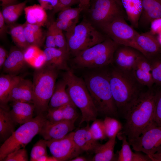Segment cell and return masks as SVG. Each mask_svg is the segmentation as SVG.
Instances as JSON below:
<instances>
[{
	"label": "cell",
	"instance_id": "obj_55",
	"mask_svg": "<svg viewBox=\"0 0 161 161\" xmlns=\"http://www.w3.org/2000/svg\"></svg>",
	"mask_w": 161,
	"mask_h": 161
},
{
	"label": "cell",
	"instance_id": "obj_24",
	"mask_svg": "<svg viewBox=\"0 0 161 161\" xmlns=\"http://www.w3.org/2000/svg\"><path fill=\"white\" fill-rule=\"evenodd\" d=\"M66 83L63 78L56 83L49 103V109L57 108L67 104L75 105L66 91Z\"/></svg>",
	"mask_w": 161,
	"mask_h": 161
},
{
	"label": "cell",
	"instance_id": "obj_8",
	"mask_svg": "<svg viewBox=\"0 0 161 161\" xmlns=\"http://www.w3.org/2000/svg\"><path fill=\"white\" fill-rule=\"evenodd\" d=\"M47 120L46 114H40L30 121L21 125L1 145L0 161H2L12 152L25 148L33 138L39 133Z\"/></svg>",
	"mask_w": 161,
	"mask_h": 161
},
{
	"label": "cell",
	"instance_id": "obj_13",
	"mask_svg": "<svg viewBox=\"0 0 161 161\" xmlns=\"http://www.w3.org/2000/svg\"><path fill=\"white\" fill-rule=\"evenodd\" d=\"M76 120L52 122L47 120L39 134L47 140L61 139L74 129Z\"/></svg>",
	"mask_w": 161,
	"mask_h": 161
},
{
	"label": "cell",
	"instance_id": "obj_42",
	"mask_svg": "<svg viewBox=\"0 0 161 161\" xmlns=\"http://www.w3.org/2000/svg\"><path fill=\"white\" fill-rule=\"evenodd\" d=\"M41 51L38 47L34 45L29 46L24 51V56L26 62L32 64Z\"/></svg>",
	"mask_w": 161,
	"mask_h": 161
},
{
	"label": "cell",
	"instance_id": "obj_51",
	"mask_svg": "<svg viewBox=\"0 0 161 161\" xmlns=\"http://www.w3.org/2000/svg\"><path fill=\"white\" fill-rule=\"evenodd\" d=\"M37 161H58V160L53 156L50 157L47 155L41 157L37 160Z\"/></svg>",
	"mask_w": 161,
	"mask_h": 161
},
{
	"label": "cell",
	"instance_id": "obj_38",
	"mask_svg": "<svg viewBox=\"0 0 161 161\" xmlns=\"http://www.w3.org/2000/svg\"><path fill=\"white\" fill-rule=\"evenodd\" d=\"M89 127L90 131L96 140H103L107 138L103 121L96 119Z\"/></svg>",
	"mask_w": 161,
	"mask_h": 161
},
{
	"label": "cell",
	"instance_id": "obj_25",
	"mask_svg": "<svg viewBox=\"0 0 161 161\" xmlns=\"http://www.w3.org/2000/svg\"><path fill=\"white\" fill-rule=\"evenodd\" d=\"M21 78L16 75L7 74L0 77V107L8 110L7 104L9 94L14 86Z\"/></svg>",
	"mask_w": 161,
	"mask_h": 161
},
{
	"label": "cell",
	"instance_id": "obj_16",
	"mask_svg": "<svg viewBox=\"0 0 161 161\" xmlns=\"http://www.w3.org/2000/svg\"><path fill=\"white\" fill-rule=\"evenodd\" d=\"M131 72L135 79L141 85L152 88L154 83L150 61L142 54L137 60Z\"/></svg>",
	"mask_w": 161,
	"mask_h": 161
},
{
	"label": "cell",
	"instance_id": "obj_17",
	"mask_svg": "<svg viewBox=\"0 0 161 161\" xmlns=\"http://www.w3.org/2000/svg\"><path fill=\"white\" fill-rule=\"evenodd\" d=\"M32 82L30 80L21 78L14 86L9 95L8 101L33 103Z\"/></svg>",
	"mask_w": 161,
	"mask_h": 161
},
{
	"label": "cell",
	"instance_id": "obj_40",
	"mask_svg": "<svg viewBox=\"0 0 161 161\" xmlns=\"http://www.w3.org/2000/svg\"><path fill=\"white\" fill-rule=\"evenodd\" d=\"M27 151L24 148H20L9 154L2 161H27Z\"/></svg>",
	"mask_w": 161,
	"mask_h": 161
},
{
	"label": "cell",
	"instance_id": "obj_36",
	"mask_svg": "<svg viewBox=\"0 0 161 161\" xmlns=\"http://www.w3.org/2000/svg\"><path fill=\"white\" fill-rule=\"evenodd\" d=\"M50 25L53 31L57 48L69 54L66 40L63 32V30L58 28L54 22L51 23Z\"/></svg>",
	"mask_w": 161,
	"mask_h": 161
},
{
	"label": "cell",
	"instance_id": "obj_45",
	"mask_svg": "<svg viewBox=\"0 0 161 161\" xmlns=\"http://www.w3.org/2000/svg\"><path fill=\"white\" fill-rule=\"evenodd\" d=\"M46 47L57 48L55 41L54 36L51 26L50 25L47 32L45 41Z\"/></svg>",
	"mask_w": 161,
	"mask_h": 161
},
{
	"label": "cell",
	"instance_id": "obj_9",
	"mask_svg": "<svg viewBox=\"0 0 161 161\" xmlns=\"http://www.w3.org/2000/svg\"><path fill=\"white\" fill-rule=\"evenodd\" d=\"M129 142L133 150L144 153L151 161H161V126L154 123Z\"/></svg>",
	"mask_w": 161,
	"mask_h": 161
},
{
	"label": "cell",
	"instance_id": "obj_54",
	"mask_svg": "<svg viewBox=\"0 0 161 161\" xmlns=\"http://www.w3.org/2000/svg\"><path fill=\"white\" fill-rule=\"evenodd\" d=\"M156 38L159 43L161 45V32L157 35Z\"/></svg>",
	"mask_w": 161,
	"mask_h": 161
},
{
	"label": "cell",
	"instance_id": "obj_32",
	"mask_svg": "<svg viewBox=\"0 0 161 161\" xmlns=\"http://www.w3.org/2000/svg\"><path fill=\"white\" fill-rule=\"evenodd\" d=\"M27 1L14 4L3 8L1 11L6 23L11 24L16 21L26 7Z\"/></svg>",
	"mask_w": 161,
	"mask_h": 161
},
{
	"label": "cell",
	"instance_id": "obj_18",
	"mask_svg": "<svg viewBox=\"0 0 161 161\" xmlns=\"http://www.w3.org/2000/svg\"><path fill=\"white\" fill-rule=\"evenodd\" d=\"M89 127L88 123L85 127L72 132V137L75 144L81 151L94 152L100 144L93 138Z\"/></svg>",
	"mask_w": 161,
	"mask_h": 161
},
{
	"label": "cell",
	"instance_id": "obj_28",
	"mask_svg": "<svg viewBox=\"0 0 161 161\" xmlns=\"http://www.w3.org/2000/svg\"><path fill=\"white\" fill-rule=\"evenodd\" d=\"M16 123L8 110L0 107V139L4 142L15 131Z\"/></svg>",
	"mask_w": 161,
	"mask_h": 161
},
{
	"label": "cell",
	"instance_id": "obj_4",
	"mask_svg": "<svg viewBox=\"0 0 161 161\" xmlns=\"http://www.w3.org/2000/svg\"><path fill=\"white\" fill-rule=\"evenodd\" d=\"M62 78L66 85V91L72 101L82 114L79 126L97 119L98 112L93 102L84 80L75 75L71 69L66 71Z\"/></svg>",
	"mask_w": 161,
	"mask_h": 161
},
{
	"label": "cell",
	"instance_id": "obj_53",
	"mask_svg": "<svg viewBox=\"0 0 161 161\" xmlns=\"http://www.w3.org/2000/svg\"><path fill=\"white\" fill-rule=\"evenodd\" d=\"M86 159L84 157H82L77 156L75 158L70 160V161H86Z\"/></svg>",
	"mask_w": 161,
	"mask_h": 161
},
{
	"label": "cell",
	"instance_id": "obj_49",
	"mask_svg": "<svg viewBox=\"0 0 161 161\" xmlns=\"http://www.w3.org/2000/svg\"><path fill=\"white\" fill-rule=\"evenodd\" d=\"M6 50L2 46L0 47V68H3L4 64L7 57Z\"/></svg>",
	"mask_w": 161,
	"mask_h": 161
},
{
	"label": "cell",
	"instance_id": "obj_37",
	"mask_svg": "<svg viewBox=\"0 0 161 161\" xmlns=\"http://www.w3.org/2000/svg\"><path fill=\"white\" fill-rule=\"evenodd\" d=\"M151 66V73L154 84L161 86V58L160 55L149 60Z\"/></svg>",
	"mask_w": 161,
	"mask_h": 161
},
{
	"label": "cell",
	"instance_id": "obj_33",
	"mask_svg": "<svg viewBox=\"0 0 161 161\" xmlns=\"http://www.w3.org/2000/svg\"><path fill=\"white\" fill-rule=\"evenodd\" d=\"M10 33L14 42L20 49L24 51L30 46L26 38L23 24L12 26Z\"/></svg>",
	"mask_w": 161,
	"mask_h": 161
},
{
	"label": "cell",
	"instance_id": "obj_1",
	"mask_svg": "<svg viewBox=\"0 0 161 161\" xmlns=\"http://www.w3.org/2000/svg\"><path fill=\"white\" fill-rule=\"evenodd\" d=\"M155 91L150 88L142 92L123 113L126 121L121 133L129 142L140 136L154 123Z\"/></svg>",
	"mask_w": 161,
	"mask_h": 161
},
{
	"label": "cell",
	"instance_id": "obj_26",
	"mask_svg": "<svg viewBox=\"0 0 161 161\" xmlns=\"http://www.w3.org/2000/svg\"><path fill=\"white\" fill-rule=\"evenodd\" d=\"M127 18L134 28L139 27V22L143 11L141 0H121Z\"/></svg>",
	"mask_w": 161,
	"mask_h": 161
},
{
	"label": "cell",
	"instance_id": "obj_41",
	"mask_svg": "<svg viewBox=\"0 0 161 161\" xmlns=\"http://www.w3.org/2000/svg\"><path fill=\"white\" fill-rule=\"evenodd\" d=\"M155 91V107L154 122L157 125L161 126V86Z\"/></svg>",
	"mask_w": 161,
	"mask_h": 161
},
{
	"label": "cell",
	"instance_id": "obj_27",
	"mask_svg": "<svg viewBox=\"0 0 161 161\" xmlns=\"http://www.w3.org/2000/svg\"><path fill=\"white\" fill-rule=\"evenodd\" d=\"M24 11L26 22L28 23L41 27L47 21V15L45 10L40 5L35 4L26 7Z\"/></svg>",
	"mask_w": 161,
	"mask_h": 161
},
{
	"label": "cell",
	"instance_id": "obj_20",
	"mask_svg": "<svg viewBox=\"0 0 161 161\" xmlns=\"http://www.w3.org/2000/svg\"><path fill=\"white\" fill-rule=\"evenodd\" d=\"M43 51L45 58L44 64L58 70L70 69L67 64L69 54L54 47L45 48Z\"/></svg>",
	"mask_w": 161,
	"mask_h": 161
},
{
	"label": "cell",
	"instance_id": "obj_43",
	"mask_svg": "<svg viewBox=\"0 0 161 161\" xmlns=\"http://www.w3.org/2000/svg\"><path fill=\"white\" fill-rule=\"evenodd\" d=\"M78 2V0H59L57 6L53 10V14H54L68 8L76 3Z\"/></svg>",
	"mask_w": 161,
	"mask_h": 161
},
{
	"label": "cell",
	"instance_id": "obj_6",
	"mask_svg": "<svg viewBox=\"0 0 161 161\" xmlns=\"http://www.w3.org/2000/svg\"><path fill=\"white\" fill-rule=\"evenodd\" d=\"M119 45L107 37L103 41L74 57L73 66L78 69H94L112 64L115 52Z\"/></svg>",
	"mask_w": 161,
	"mask_h": 161
},
{
	"label": "cell",
	"instance_id": "obj_7",
	"mask_svg": "<svg viewBox=\"0 0 161 161\" xmlns=\"http://www.w3.org/2000/svg\"><path fill=\"white\" fill-rule=\"evenodd\" d=\"M69 54L74 57L107 38L87 20H83L65 34Z\"/></svg>",
	"mask_w": 161,
	"mask_h": 161
},
{
	"label": "cell",
	"instance_id": "obj_22",
	"mask_svg": "<svg viewBox=\"0 0 161 161\" xmlns=\"http://www.w3.org/2000/svg\"><path fill=\"white\" fill-rule=\"evenodd\" d=\"M24 52L17 48L10 52L4 64V72L8 74L16 75L24 68L26 63Z\"/></svg>",
	"mask_w": 161,
	"mask_h": 161
},
{
	"label": "cell",
	"instance_id": "obj_31",
	"mask_svg": "<svg viewBox=\"0 0 161 161\" xmlns=\"http://www.w3.org/2000/svg\"><path fill=\"white\" fill-rule=\"evenodd\" d=\"M117 136L122 142L121 148L118 152L117 160L137 161L138 152L134 153L132 151L126 135L120 132Z\"/></svg>",
	"mask_w": 161,
	"mask_h": 161
},
{
	"label": "cell",
	"instance_id": "obj_34",
	"mask_svg": "<svg viewBox=\"0 0 161 161\" xmlns=\"http://www.w3.org/2000/svg\"><path fill=\"white\" fill-rule=\"evenodd\" d=\"M103 121L106 134L109 139L117 137V134L122 130V124L115 118L106 116Z\"/></svg>",
	"mask_w": 161,
	"mask_h": 161
},
{
	"label": "cell",
	"instance_id": "obj_50",
	"mask_svg": "<svg viewBox=\"0 0 161 161\" xmlns=\"http://www.w3.org/2000/svg\"><path fill=\"white\" fill-rule=\"evenodd\" d=\"M91 0H78L79 7L83 9V10H86L90 5Z\"/></svg>",
	"mask_w": 161,
	"mask_h": 161
},
{
	"label": "cell",
	"instance_id": "obj_5",
	"mask_svg": "<svg viewBox=\"0 0 161 161\" xmlns=\"http://www.w3.org/2000/svg\"><path fill=\"white\" fill-rule=\"evenodd\" d=\"M58 70L44 64L35 69L33 75V103L37 114H46L53 94Z\"/></svg>",
	"mask_w": 161,
	"mask_h": 161
},
{
	"label": "cell",
	"instance_id": "obj_46",
	"mask_svg": "<svg viewBox=\"0 0 161 161\" xmlns=\"http://www.w3.org/2000/svg\"><path fill=\"white\" fill-rule=\"evenodd\" d=\"M40 5L45 10H53L57 6L59 0H38Z\"/></svg>",
	"mask_w": 161,
	"mask_h": 161
},
{
	"label": "cell",
	"instance_id": "obj_48",
	"mask_svg": "<svg viewBox=\"0 0 161 161\" xmlns=\"http://www.w3.org/2000/svg\"><path fill=\"white\" fill-rule=\"evenodd\" d=\"M5 21L3 16L2 12H0V35L2 38L4 35L6 31V27Z\"/></svg>",
	"mask_w": 161,
	"mask_h": 161
},
{
	"label": "cell",
	"instance_id": "obj_2",
	"mask_svg": "<svg viewBox=\"0 0 161 161\" xmlns=\"http://www.w3.org/2000/svg\"><path fill=\"white\" fill-rule=\"evenodd\" d=\"M84 80L98 112L110 117L117 115V109L111 89L109 72H91L84 76Z\"/></svg>",
	"mask_w": 161,
	"mask_h": 161
},
{
	"label": "cell",
	"instance_id": "obj_10",
	"mask_svg": "<svg viewBox=\"0 0 161 161\" xmlns=\"http://www.w3.org/2000/svg\"><path fill=\"white\" fill-rule=\"evenodd\" d=\"M99 27L107 37L119 44L136 49V39L139 33L126 23L124 15L117 16Z\"/></svg>",
	"mask_w": 161,
	"mask_h": 161
},
{
	"label": "cell",
	"instance_id": "obj_30",
	"mask_svg": "<svg viewBox=\"0 0 161 161\" xmlns=\"http://www.w3.org/2000/svg\"><path fill=\"white\" fill-rule=\"evenodd\" d=\"M23 24L26 38L29 45L39 47L41 46L44 38L41 27L26 22Z\"/></svg>",
	"mask_w": 161,
	"mask_h": 161
},
{
	"label": "cell",
	"instance_id": "obj_3",
	"mask_svg": "<svg viewBox=\"0 0 161 161\" xmlns=\"http://www.w3.org/2000/svg\"><path fill=\"white\" fill-rule=\"evenodd\" d=\"M112 95L117 109L123 113L142 92L141 85L131 72H126L115 67L109 72Z\"/></svg>",
	"mask_w": 161,
	"mask_h": 161
},
{
	"label": "cell",
	"instance_id": "obj_12",
	"mask_svg": "<svg viewBox=\"0 0 161 161\" xmlns=\"http://www.w3.org/2000/svg\"><path fill=\"white\" fill-rule=\"evenodd\" d=\"M47 145L52 156L58 161H69L81 151L73 141L72 132L61 139L47 140Z\"/></svg>",
	"mask_w": 161,
	"mask_h": 161
},
{
	"label": "cell",
	"instance_id": "obj_47",
	"mask_svg": "<svg viewBox=\"0 0 161 161\" xmlns=\"http://www.w3.org/2000/svg\"><path fill=\"white\" fill-rule=\"evenodd\" d=\"M45 62L43 51H41L34 60L32 65L36 69L44 65Z\"/></svg>",
	"mask_w": 161,
	"mask_h": 161
},
{
	"label": "cell",
	"instance_id": "obj_29",
	"mask_svg": "<svg viewBox=\"0 0 161 161\" xmlns=\"http://www.w3.org/2000/svg\"><path fill=\"white\" fill-rule=\"evenodd\" d=\"M116 137L109 139L103 144H100L95 150V155L92 160L93 161H110L114 160V148Z\"/></svg>",
	"mask_w": 161,
	"mask_h": 161
},
{
	"label": "cell",
	"instance_id": "obj_23",
	"mask_svg": "<svg viewBox=\"0 0 161 161\" xmlns=\"http://www.w3.org/2000/svg\"><path fill=\"white\" fill-rule=\"evenodd\" d=\"M74 105L67 104L60 107L48 109L46 114L47 120L52 122L77 120L78 114Z\"/></svg>",
	"mask_w": 161,
	"mask_h": 161
},
{
	"label": "cell",
	"instance_id": "obj_44",
	"mask_svg": "<svg viewBox=\"0 0 161 161\" xmlns=\"http://www.w3.org/2000/svg\"><path fill=\"white\" fill-rule=\"evenodd\" d=\"M149 32L155 35L161 32V18L154 19L151 22Z\"/></svg>",
	"mask_w": 161,
	"mask_h": 161
},
{
	"label": "cell",
	"instance_id": "obj_11",
	"mask_svg": "<svg viewBox=\"0 0 161 161\" xmlns=\"http://www.w3.org/2000/svg\"><path fill=\"white\" fill-rule=\"evenodd\" d=\"M119 0H93L89 10L92 21L99 27L116 17L124 15Z\"/></svg>",
	"mask_w": 161,
	"mask_h": 161
},
{
	"label": "cell",
	"instance_id": "obj_52",
	"mask_svg": "<svg viewBox=\"0 0 161 161\" xmlns=\"http://www.w3.org/2000/svg\"><path fill=\"white\" fill-rule=\"evenodd\" d=\"M1 5L3 8L11 4H14L16 0H0Z\"/></svg>",
	"mask_w": 161,
	"mask_h": 161
},
{
	"label": "cell",
	"instance_id": "obj_14",
	"mask_svg": "<svg viewBox=\"0 0 161 161\" xmlns=\"http://www.w3.org/2000/svg\"><path fill=\"white\" fill-rule=\"evenodd\" d=\"M141 54L140 52L132 47L119 45L115 52L113 63L117 69L124 72H131Z\"/></svg>",
	"mask_w": 161,
	"mask_h": 161
},
{
	"label": "cell",
	"instance_id": "obj_15",
	"mask_svg": "<svg viewBox=\"0 0 161 161\" xmlns=\"http://www.w3.org/2000/svg\"><path fill=\"white\" fill-rule=\"evenodd\" d=\"M136 42V49L149 60L161 54V45L149 32L139 34Z\"/></svg>",
	"mask_w": 161,
	"mask_h": 161
},
{
	"label": "cell",
	"instance_id": "obj_21",
	"mask_svg": "<svg viewBox=\"0 0 161 161\" xmlns=\"http://www.w3.org/2000/svg\"><path fill=\"white\" fill-rule=\"evenodd\" d=\"M35 106L33 103L21 102H13L10 114L16 124L20 125L31 120L33 118Z\"/></svg>",
	"mask_w": 161,
	"mask_h": 161
},
{
	"label": "cell",
	"instance_id": "obj_39",
	"mask_svg": "<svg viewBox=\"0 0 161 161\" xmlns=\"http://www.w3.org/2000/svg\"><path fill=\"white\" fill-rule=\"evenodd\" d=\"M47 140L44 139L38 141L33 146L30 153V161H37L41 157L47 154Z\"/></svg>",
	"mask_w": 161,
	"mask_h": 161
},
{
	"label": "cell",
	"instance_id": "obj_19",
	"mask_svg": "<svg viewBox=\"0 0 161 161\" xmlns=\"http://www.w3.org/2000/svg\"><path fill=\"white\" fill-rule=\"evenodd\" d=\"M143 11L139 26L146 28L153 20L161 18V0H141Z\"/></svg>",
	"mask_w": 161,
	"mask_h": 161
},
{
	"label": "cell",
	"instance_id": "obj_35",
	"mask_svg": "<svg viewBox=\"0 0 161 161\" xmlns=\"http://www.w3.org/2000/svg\"><path fill=\"white\" fill-rule=\"evenodd\" d=\"M83 10V9L79 6L75 8L70 7L65 9L60 12L57 20H63L76 25L80 14Z\"/></svg>",
	"mask_w": 161,
	"mask_h": 161
}]
</instances>
